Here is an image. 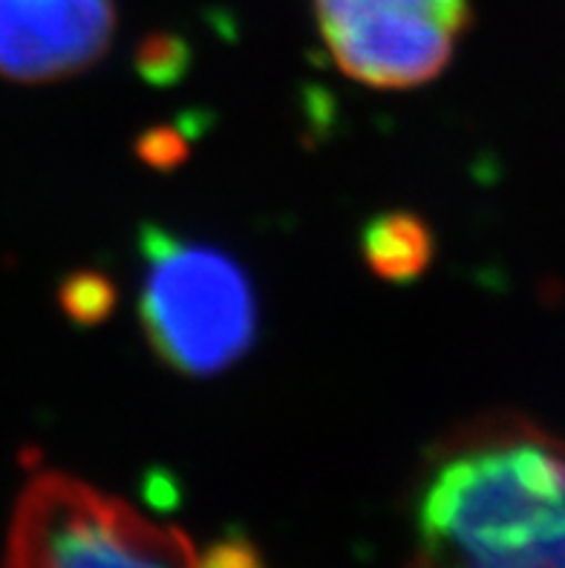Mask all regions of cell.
Returning a JSON list of instances; mask_svg holds the SVG:
<instances>
[{
	"instance_id": "1",
	"label": "cell",
	"mask_w": 565,
	"mask_h": 568,
	"mask_svg": "<svg viewBox=\"0 0 565 568\" xmlns=\"http://www.w3.org/2000/svg\"><path fill=\"white\" fill-rule=\"evenodd\" d=\"M413 568H565V439L525 416L444 436L415 497Z\"/></svg>"
},
{
	"instance_id": "2",
	"label": "cell",
	"mask_w": 565,
	"mask_h": 568,
	"mask_svg": "<svg viewBox=\"0 0 565 568\" xmlns=\"http://www.w3.org/2000/svg\"><path fill=\"white\" fill-rule=\"evenodd\" d=\"M3 568H260V557L236 537L200 551L180 528L47 470L14 503Z\"/></svg>"
},
{
	"instance_id": "3",
	"label": "cell",
	"mask_w": 565,
	"mask_h": 568,
	"mask_svg": "<svg viewBox=\"0 0 565 568\" xmlns=\"http://www.w3.org/2000/svg\"><path fill=\"white\" fill-rule=\"evenodd\" d=\"M139 312L148 344L182 375L234 367L258 338V297L240 263L159 225L139 237Z\"/></svg>"
},
{
	"instance_id": "4",
	"label": "cell",
	"mask_w": 565,
	"mask_h": 568,
	"mask_svg": "<svg viewBox=\"0 0 565 568\" xmlns=\"http://www.w3.org/2000/svg\"><path fill=\"white\" fill-rule=\"evenodd\" d=\"M335 64L366 87L410 90L451 64L471 0H312Z\"/></svg>"
},
{
	"instance_id": "5",
	"label": "cell",
	"mask_w": 565,
	"mask_h": 568,
	"mask_svg": "<svg viewBox=\"0 0 565 568\" xmlns=\"http://www.w3.org/2000/svg\"><path fill=\"white\" fill-rule=\"evenodd\" d=\"M113 32V0H0V75L23 84L79 75Z\"/></svg>"
},
{
	"instance_id": "6",
	"label": "cell",
	"mask_w": 565,
	"mask_h": 568,
	"mask_svg": "<svg viewBox=\"0 0 565 568\" xmlns=\"http://www.w3.org/2000/svg\"><path fill=\"white\" fill-rule=\"evenodd\" d=\"M364 257L384 281H413L433 257V237L418 216L381 214L364 231Z\"/></svg>"
},
{
	"instance_id": "7",
	"label": "cell",
	"mask_w": 565,
	"mask_h": 568,
	"mask_svg": "<svg viewBox=\"0 0 565 568\" xmlns=\"http://www.w3.org/2000/svg\"><path fill=\"white\" fill-rule=\"evenodd\" d=\"M67 306L75 317H87V321H95V317L104 315V310L110 306L108 286L95 277L90 281H75L72 292L67 295Z\"/></svg>"
}]
</instances>
